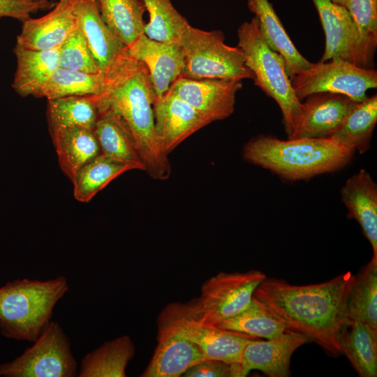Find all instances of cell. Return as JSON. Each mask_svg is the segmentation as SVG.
<instances>
[{
    "label": "cell",
    "mask_w": 377,
    "mask_h": 377,
    "mask_svg": "<svg viewBox=\"0 0 377 377\" xmlns=\"http://www.w3.org/2000/svg\"><path fill=\"white\" fill-rule=\"evenodd\" d=\"M54 4L50 0H0V19L12 17L23 22L29 18L32 13L50 10Z\"/></svg>",
    "instance_id": "obj_38"
},
{
    "label": "cell",
    "mask_w": 377,
    "mask_h": 377,
    "mask_svg": "<svg viewBox=\"0 0 377 377\" xmlns=\"http://www.w3.org/2000/svg\"><path fill=\"white\" fill-rule=\"evenodd\" d=\"M32 1H41V0H32ZM50 1H53V0H50Z\"/></svg>",
    "instance_id": "obj_39"
},
{
    "label": "cell",
    "mask_w": 377,
    "mask_h": 377,
    "mask_svg": "<svg viewBox=\"0 0 377 377\" xmlns=\"http://www.w3.org/2000/svg\"><path fill=\"white\" fill-rule=\"evenodd\" d=\"M355 151L330 137L282 140L261 135L245 144L242 154L246 161L284 179L298 181L342 169L350 162Z\"/></svg>",
    "instance_id": "obj_3"
},
{
    "label": "cell",
    "mask_w": 377,
    "mask_h": 377,
    "mask_svg": "<svg viewBox=\"0 0 377 377\" xmlns=\"http://www.w3.org/2000/svg\"><path fill=\"white\" fill-rule=\"evenodd\" d=\"M101 16L126 47L144 33L146 12L141 0H96Z\"/></svg>",
    "instance_id": "obj_28"
},
{
    "label": "cell",
    "mask_w": 377,
    "mask_h": 377,
    "mask_svg": "<svg viewBox=\"0 0 377 377\" xmlns=\"http://www.w3.org/2000/svg\"><path fill=\"white\" fill-rule=\"evenodd\" d=\"M214 325L253 338L266 339L277 337L287 331L285 325L254 297L244 310Z\"/></svg>",
    "instance_id": "obj_33"
},
{
    "label": "cell",
    "mask_w": 377,
    "mask_h": 377,
    "mask_svg": "<svg viewBox=\"0 0 377 377\" xmlns=\"http://www.w3.org/2000/svg\"><path fill=\"white\" fill-rule=\"evenodd\" d=\"M101 154L114 160L146 170L135 139L126 122L101 96L100 113L94 128Z\"/></svg>",
    "instance_id": "obj_21"
},
{
    "label": "cell",
    "mask_w": 377,
    "mask_h": 377,
    "mask_svg": "<svg viewBox=\"0 0 377 377\" xmlns=\"http://www.w3.org/2000/svg\"><path fill=\"white\" fill-rule=\"evenodd\" d=\"M59 66L89 73L101 72L78 24L59 47Z\"/></svg>",
    "instance_id": "obj_35"
},
{
    "label": "cell",
    "mask_w": 377,
    "mask_h": 377,
    "mask_svg": "<svg viewBox=\"0 0 377 377\" xmlns=\"http://www.w3.org/2000/svg\"><path fill=\"white\" fill-rule=\"evenodd\" d=\"M325 37L320 61L338 58L364 68H374L377 36L367 33L343 7L331 0H311Z\"/></svg>",
    "instance_id": "obj_8"
},
{
    "label": "cell",
    "mask_w": 377,
    "mask_h": 377,
    "mask_svg": "<svg viewBox=\"0 0 377 377\" xmlns=\"http://www.w3.org/2000/svg\"><path fill=\"white\" fill-rule=\"evenodd\" d=\"M158 320L193 342L207 359L228 363H239L245 346L250 340L257 339L207 323L199 314L195 300L184 304H168Z\"/></svg>",
    "instance_id": "obj_9"
},
{
    "label": "cell",
    "mask_w": 377,
    "mask_h": 377,
    "mask_svg": "<svg viewBox=\"0 0 377 377\" xmlns=\"http://www.w3.org/2000/svg\"><path fill=\"white\" fill-rule=\"evenodd\" d=\"M68 288L64 276L45 281L17 279L1 286V334L33 343L51 320L56 304Z\"/></svg>",
    "instance_id": "obj_4"
},
{
    "label": "cell",
    "mask_w": 377,
    "mask_h": 377,
    "mask_svg": "<svg viewBox=\"0 0 377 377\" xmlns=\"http://www.w3.org/2000/svg\"><path fill=\"white\" fill-rule=\"evenodd\" d=\"M136 168L110 158L102 154L84 165L71 181L74 198L88 202L96 193L121 174Z\"/></svg>",
    "instance_id": "obj_31"
},
{
    "label": "cell",
    "mask_w": 377,
    "mask_h": 377,
    "mask_svg": "<svg viewBox=\"0 0 377 377\" xmlns=\"http://www.w3.org/2000/svg\"><path fill=\"white\" fill-rule=\"evenodd\" d=\"M126 50L130 57L147 67L156 98L165 94L182 75L184 54L181 44L157 41L143 34Z\"/></svg>",
    "instance_id": "obj_18"
},
{
    "label": "cell",
    "mask_w": 377,
    "mask_h": 377,
    "mask_svg": "<svg viewBox=\"0 0 377 377\" xmlns=\"http://www.w3.org/2000/svg\"><path fill=\"white\" fill-rule=\"evenodd\" d=\"M50 133L82 127L94 130L101 108V95L68 96L47 99Z\"/></svg>",
    "instance_id": "obj_27"
},
{
    "label": "cell",
    "mask_w": 377,
    "mask_h": 377,
    "mask_svg": "<svg viewBox=\"0 0 377 377\" xmlns=\"http://www.w3.org/2000/svg\"><path fill=\"white\" fill-rule=\"evenodd\" d=\"M141 1L149 17L145 26V34L157 41L180 44L191 25L171 0Z\"/></svg>",
    "instance_id": "obj_34"
},
{
    "label": "cell",
    "mask_w": 377,
    "mask_h": 377,
    "mask_svg": "<svg viewBox=\"0 0 377 377\" xmlns=\"http://www.w3.org/2000/svg\"><path fill=\"white\" fill-rule=\"evenodd\" d=\"M309 341L304 336L289 331L266 341L250 340L239 362L243 377L251 370H259L269 377L290 376L293 354Z\"/></svg>",
    "instance_id": "obj_16"
},
{
    "label": "cell",
    "mask_w": 377,
    "mask_h": 377,
    "mask_svg": "<svg viewBox=\"0 0 377 377\" xmlns=\"http://www.w3.org/2000/svg\"><path fill=\"white\" fill-rule=\"evenodd\" d=\"M224 40L219 30L208 31L190 26L180 43L184 54L181 76L193 80H253L242 50L226 45Z\"/></svg>",
    "instance_id": "obj_6"
},
{
    "label": "cell",
    "mask_w": 377,
    "mask_h": 377,
    "mask_svg": "<svg viewBox=\"0 0 377 377\" xmlns=\"http://www.w3.org/2000/svg\"><path fill=\"white\" fill-rule=\"evenodd\" d=\"M290 79L300 101L316 93L330 92L360 102L367 98V90L377 87L374 68H361L338 58L313 63Z\"/></svg>",
    "instance_id": "obj_10"
},
{
    "label": "cell",
    "mask_w": 377,
    "mask_h": 377,
    "mask_svg": "<svg viewBox=\"0 0 377 377\" xmlns=\"http://www.w3.org/2000/svg\"><path fill=\"white\" fill-rule=\"evenodd\" d=\"M242 80H193L179 77L169 90L186 101L211 123L230 117L235 110L237 93Z\"/></svg>",
    "instance_id": "obj_12"
},
{
    "label": "cell",
    "mask_w": 377,
    "mask_h": 377,
    "mask_svg": "<svg viewBox=\"0 0 377 377\" xmlns=\"http://www.w3.org/2000/svg\"><path fill=\"white\" fill-rule=\"evenodd\" d=\"M155 130L168 155L182 142L211 122L186 101L168 91L153 104Z\"/></svg>",
    "instance_id": "obj_15"
},
{
    "label": "cell",
    "mask_w": 377,
    "mask_h": 377,
    "mask_svg": "<svg viewBox=\"0 0 377 377\" xmlns=\"http://www.w3.org/2000/svg\"><path fill=\"white\" fill-rule=\"evenodd\" d=\"M347 314L348 320H360L377 331V260L371 258L355 275Z\"/></svg>",
    "instance_id": "obj_32"
},
{
    "label": "cell",
    "mask_w": 377,
    "mask_h": 377,
    "mask_svg": "<svg viewBox=\"0 0 377 377\" xmlns=\"http://www.w3.org/2000/svg\"><path fill=\"white\" fill-rule=\"evenodd\" d=\"M355 279L350 271L325 282L300 286L266 277L253 297L262 302L287 331L302 334L338 356L341 354L339 335L349 320L347 302Z\"/></svg>",
    "instance_id": "obj_1"
},
{
    "label": "cell",
    "mask_w": 377,
    "mask_h": 377,
    "mask_svg": "<svg viewBox=\"0 0 377 377\" xmlns=\"http://www.w3.org/2000/svg\"><path fill=\"white\" fill-rule=\"evenodd\" d=\"M134 354L135 346L128 335L105 341L84 355L77 376L125 377Z\"/></svg>",
    "instance_id": "obj_26"
},
{
    "label": "cell",
    "mask_w": 377,
    "mask_h": 377,
    "mask_svg": "<svg viewBox=\"0 0 377 377\" xmlns=\"http://www.w3.org/2000/svg\"><path fill=\"white\" fill-rule=\"evenodd\" d=\"M266 275L258 270L246 272H220L202 286L201 295L195 299L197 310L207 323H216L247 308L253 293Z\"/></svg>",
    "instance_id": "obj_11"
},
{
    "label": "cell",
    "mask_w": 377,
    "mask_h": 377,
    "mask_svg": "<svg viewBox=\"0 0 377 377\" xmlns=\"http://www.w3.org/2000/svg\"><path fill=\"white\" fill-rule=\"evenodd\" d=\"M50 135L59 166L71 181L84 165L101 154L92 129L71 127Z\"/></svg>",
    "instance_id": "obj_24"
},
{
    "label": "cell",
    "mask_w": 377,
    "mask_h": 377,
    "mask_svg": "<svg viewBox=\"0 0 377 377\" xmlns=\"http://www.w3.org/2000/svg\"><path fill=\"white\" fill-rule=\"evenodd\" d=\"M22 23L16 45L34 50L59 47L77 27L72 0H58L46 15Z\"/></svg>",
    "instance_id": "obj_19"
},
{
    "label": "cell",
    "mask_w": 377,
    "mask_h": 377,
    "mask_svg": "<svg viewBox=\"0 0 377 377\" xmlns=\"http://www.w3.org/2000/svg\"><path fill=\"white\" fill-rule=\"evenodd\" d=\"M238 45L246 64L254 75V84L274 99L283 115L288 138L292 135L302 113V101L295 95L286 63L264 40L257 18L241 24L237 29Z\"/></svg>",
    "instance_id": "obj_5"
},
{
    "label": "cell",
    "mask_w": 377,
    "mask_h": 377,
    "mask_svg": "<svg viewBox=\"0 0 377 377\" xmlns=\"http://www.w3.org/2000/svg\"><path fill=\"white\" fill-rule=\"evenodd\" d=\"M377 121V95L357 102L339 129L330 138L341 146L366 152Z\"/></svg>",
    "instance_id": "obj_29"
},
{
    "label": "cell",
    "mask_w": 377,
    "mask_h": 377,
    "mask_svg": "<svg viewBox=\"0 0 377 377\" xmlns=\"http://www.w3.org/2000/svg\"><path fill=\"white\" fill-rule=\"evenodd\" d=\"M341 354L360 377L377 376V331L357 320H349L339 335Z\"/></svg>",
    "instance_id": "obj_25"
},
{
    "label": "cell",
    "mask_w": 377,
    "mask_h": 377,
    "mask_svg": "<svg viewBox=\"0 0 377 377\" xmlns=\"http://www.w3.org/2000/svg\"><path fill=\"white\" fill-rule=\"evenodd\" d=\"M185 377H243L239 363H228L220 360L205 359L193 365L184 374Z\"/></svg>",
    "instance_id": "obj_37"
},
{
    "label": "cell",
    "mask_w": 377,
    "mask_h": 377,
    "mask_svg": "<svg viewBox=\"0 0 377 377\" xmlns=\"http://www.w3.org/2000/svg\"><path fill=\"white\" fill-rule=\"evenodd\" d=\"M77 362L61 325L50 320L40 335L13 360L0 364L1 377H74Z\"/></svg>",
    "instance_id": "obj_7"
},
{
    "label": "cell",
    "mask_w": 377,
    "mask_h": 377,
    "mask_svg": "<svg viewBox=\"0 0 377 377\" xmlns=\"http://www.w3.org/2000/svg\"><path fill=\"white\" fill-rule=\"evenodd\" d=\"M108 84L109 76L102 72L89 73L59 66L42 89L38 98L102 95Z\"/></svg>",
    "instance_id": "obj_30"
},
{
    "label": "cell",
    "mask_w": 377,
    "mask_h": 377,
    "mask_svg": "<svg viewBox=\"0 0 377 377\" xmlns=\"http://www.w3.org/2000/svg\"><path fill=\"white\" fill-rule=\"evenodd\" d=\"M247 6L257 18L266 43L283 58L290 77L311 67L313 63L308 61L295 46L268 0H247Z\"/></svg>",
    "instance_id": "obj_22"
},
{
    "label": "cell",
    "mask_w": 377,
    "mask_h": 377,
    "mask_svg": "<svg viewBox=\"0 0 377 377\" xmlns=\"http://www.w3.org/2000/svg\"><path fill=\"white\" fill-rule=\"evenodd\" d=\"M341 197L348 216L360 225L377 260V185L371 175L361 169L349 177L341 188Z\"/></svg>",
    "instance_id": "obj_20"
},
{
    "label": "cell",
    "mask_w": 377,
    "mask_h": 377,
    "mask_svg": "<svg viewBox=\"0 0 377 377\" xmlns=\"http://www.w3.org/2000/svg\"><path fill=\"white\" fill-rule=\"evenodd\" d=\"M158 344L142 377H179L207 359L201 350L166 323L158 320Z\"/></svg>",
    "instance_id": "obj_17"
},
{
    "label": "cell",
    "mask_w": 377,
    "mask_h": 377,
    "mask_svg": "<svg viewBox=\"0 0 377 377\" xmlns=\"http://www.w3.org/2000/svg\"><path fill=\"white\" fill-rule=\"evenodd\" d=\"M101 96L128 126L145 172L154 179H167L171 165L156 133L153 104L156 96L145 65L128 56L109 75L108 89Z\"/></svg>",
    "instance_id": "obj_2"
},
{
    "label": "cell",
    "mask_w": 377,
    "mask_h": 377,
    "mask_svg": "<svg viewBox=\"0 0 377 377\" xmlns=\"http://www.w3.org/2000/svg\"><path fill=\"white\" fill-rule=\"evenodd\" d=\"M304 99L299 121L288 139L331 137L357 102L330 92L316 93Z\"/></svg>",
    "instance_id": "obj_14"
},
{
    "label": "cell",
    "mask_w": 377,
    "mask_h": 377,
    "mask_svg": "<svg viewBox=\"0 0 377 377\" xmlns=\"http://www.w3.org/2000/svg\"><path fill=\"white\" fill-rule=\"evenodd\" d=\"M59 47L34 50L15 45L13 52L17 68L12 87L20 96L38 98L42 89L59 67Z\"/></svg>",
    "instance_id": "obj_23"
},
{
    "label": "cell",
    "mask_w": 377,
    "mask_h": 377,
    "mask_svg": "<svg viewBox=\"0 0 377 377\" xmlns=\"http://www.w3.org/2000/svg\"><path fill=\"white\" fill-rule=\"evenodd\" d=\"M77 22L99 71L109 76L128 58L126 46L103 20L96 0H72Z\"/></svg>",
    "instance_id": "obj_13"
},
{
    "label": "cell",
    "mask_w": 377,
    "mask_h": 377,
    "mask_svg": "<svg viewBox=\"0 0 377 377\" xmlns=\"http://www.w3.org/2000/svg\"><path fill=\"white\" fill-rule=\"evenodd\" d=\"M344 8L365 31L377 36V0H331Z\"/></svg>",
    "instance_id": "obj_36"
}]
</instances>
